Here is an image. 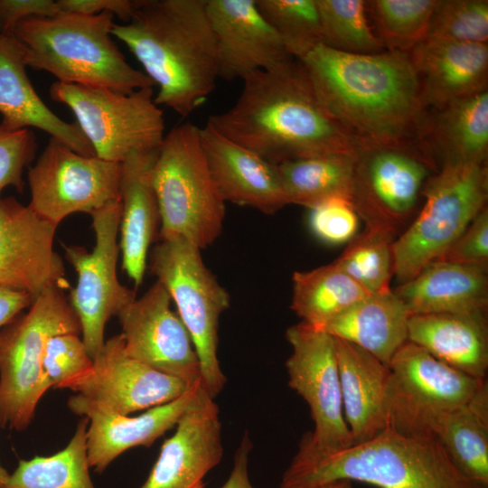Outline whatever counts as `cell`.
Returning a JSON list of instances; mask_svg holds the SVG:
<instances>
[{"mask_svg":"<svg viewBox=\"0 0 488 488\" xmlns=\"http://www.w3.org/2000/svg\"><path fill=\"white\" fill-rule=\"evenodd\" d=\"M58 287L37 296L0 331V427L23 430L52 385L43 370L48 340L81 332L69 298Z\"/></svg>","mask_w":488,"mask_h":488,"instance_id":"52a82bcc","label":"cell"},{"mask_svg":"<svg viewBox=\"0 0 488 488\" xmlns=\"http://www.w3.org/2000/svg\"><path fill=\"white\" fill-rule=\"evenodd\" d=\"M207 0H137L111 35L124 42L158 86L155 102L188 117L214 90L218 55Z\"/></svg>","mask_w":488,"mask_h":488,"instance_id":"3957f363","label":"cell"},{"mask_svg":"<svg viewBox=\"0 0 488 488\" xmlns=\"http://www.w3.org/2000/svg\"><path fill=\"white\" fill-rule=\"evenodd\" d=\"M339 479L379 488H483L459 472L433 436L390 428L333 451L314 449L302 438L280 488H317Z\"/></svg>","mask_w":488,"mask_h":488,"instance_id":"277c9868","label":"cell"},{"mask_svg":"<svg viewBox=\"0 0 488 488\" xmlns=\"http://www.w3.org/2000/svg\"><path fill=\"white\" fill-rule=\"evenodd\" d=\"M53 0H0V33L13 34L15 26L29 18L51 17L60 14Z\"/></svg>","mask_w":488,"mask_h":488,"instance_id":"ee69618b","label":"cell"},{"mask_svg":"<svg viewBox=\"0 0 488 488\" xmlns=\"http://www.w3.org/2000/svg\"><path fill=\"white\" fill-rule=\"evenodd\" d=\"M207 124L275 164L355 151L354 141L322 107L296 59L247 76L232 107L210 116Z\"/></svg>","mask_w":488,"mask_h":488,"instance_id":"7a4b0ae2","label":"cell"},{"mask_svg":"<svg viewBox=\"0 0 488 488\" xmlns=\"http://www.w3.org/2000/svg\"><path fill=\"white\" fill-rule=\"evenodd\" d=\"M90 216L95 232L92 251L79 246H64V251L65 258L78 274L70 303L80 321L86 350L93 360L105 343L104 332L109 318L117 315L136 297L133 290L119 282L117 275L120 199Z\"/></svg>","mask_w":488,"mask_h":488,"instance_id":"4fadbf2b","label":"cell"},{"mask_svg":"<svg viewBox=\"0 0 488 488\" xmlns=\"http://www.w3.org/2000/svg\"><path fill=\"white\" fill-rule=\"evenodd\" d=\"M85 417L69 444L49 455L19 460L2 488H95L89 474Z\"/></svg>","mask_w":488,"mask_h":488,"instance_id":"836d02e7","label":"cell"},{"mask_svg":"<svg viewBox=\"0 0 488 488\" xmlns=\"http://www.w3.org/2000/svg\"><path fill=\"white\" fill-rule=\"evenodd\" d=\"M202 150L223 200L274 214L287 200L277 164L231 141L206 123L200 127Z\"/></svg>","mask_w":488,"mask_h":488,"instance_id":"7402d4cb","label":"cell"},{"mask_svg":"<svg viewBox=\"0 0 488 488\" xmlns=\"http://www.w3.org/2000/svg\"><path fill=\"white\" fill-rule=\"evenodd\" d=\"M92 362L77 333L57 334L46 343L42 365L52 387L61 389L68 380L87 371Z\"/></svg>","mask_w":488,"mask_h":488,"instance_id":"ab89813d","label":"cell"},{"mask_svg":"<svg viewBox=\"0 0 488 488\" xmlns=\"http://www.w3.org/2000/svg\"><path fill=\"white\" fill-rule=\"evenodd\" d=\"M61 13L95 15L108 12L128 23L135 12L137 0H58Z\"/></svg>","mask_w":488,"mask_h":488,"instance_id":"f6af8a7d","label":"cell"},{"mask_svg":"<svg viewBox=\"0 0 488 488\" xmlns=\"http://www.w3.org/2000/svg\"><path fill=\"white\" fill-rule=\"evenodd\" d=\"M428 113L422 142L444 164L487 162L488 89Z\"/></svg>","mask_w":488,"mask_h":488,"instance_id":"f546056e","label":"cell"},{"mask_svg":"<svg viewBox=\"0 0 488 488\" xmlns=\"http://www.w3.org/2000/svg\"><path fill=\"white\" fill-rule=\"evenodd\" d=\"M309 210L310 229L322 241L338 245L356 236L359 215L351 199L331 198Z\"/></svg>","mask_w":488,"mask_h":488,"instance_id":"60d3db41","label":"cell"},{"mask_svg":"<svg viewBox=\"0 0 488 488\" xmlns=\"http://www.w3.org/2000/svg\"><path fill=\"white\" fill-rule=\"evenodd\" d=\"M251 448V440L248 433H245L236 452L231 473L228 480L220 488H254L248 474V458Z\"/></svg>","mask_w":488,"mask_h":488,"instance_id":"bcb514c9","label":"cell"},{"mask_svg":"<svg viewBox=\"0 0 488 488\" xmlns=\"http://www.w3.org/2000/svg\"><path fill=\"white\" fill-rule=\"evenodd\" d=\"M56 228L14 197L0 198V286L33 300L50 287H70L53 249Z\"/></svg>","mask_w":488,"mask_h":488,"instance_id":"ac0fdd59","label":"cell"},{"mask_svg":"<svg viewBox=\"0 0 488 488\" xmlns=\"http://www.w3.org/2000/svg\"><path fill=\"white\" fill-rule=\"evenodd\" d=\"M393 239L386 230L366 228L333 263L368 293L388 291L393 275Z\"/></svg>","mask_w":488,"mask_h":488,"instance_id":"8d00e7d4","label":"cell"},{"mask_svg":"<svg viewBox=\"0 0 488 488\" xmlns=\"http://www.w3.org/2000/svg\"><path fill=\"white\" fill-rule=\"evenodd\" d=\"M9 474H10L6 471V469L3 467L2 465L0 464V488H2V486L6 482Z\"/></svg>","mask_w":488,"mask_h":488,"instance_id":"681fc988","label":"cell"},{"mask_svg":"<svg viewBox=\"0 0 488 488\" xmlns=\"http://www.w3.org/2000/svg\"><path fill=\"white\" fill-rule=\"evenodd\" d=\"M153 184L160 239L182 237L201 249L216 240L226 202L210 172L199 127L184 122L165 134L154 164Z\"/></svg>","mask_w":488,"mask_h":488,"instance_id":"8992f818","label":"cell"},{"mask_svg":"<svg viewBox=\"0 0 488 488\" xmlns=\"http://www.w3.org/2000/svg\"><path fill=\"white\" fill-rule=\"evenodd\" d=\"M317 488H353L352 481L346 479H339L328 482L324 484L318 486Z\"/></svg>","mask_w":488,"mask_h":488,"instance_id":"c3c4849f","label":"cell"},{"mask_svg":"<svg viewBox=\"0 0 488 488\" xmlns=\"http://www.w3.org/2000/svg\"><path fill=\"white\" fill-rule=\"evenodd\" d=\"M121 163L83 155L51 137L28 171L29 207L58 226L75 212L89 215L120 199Z\"/></svg>","mask_w":488,"mask_h":488,"instance_id":"5bb4252c","label":"cell"},{"mask_svg":"<svg viewBox=\"0 0 488 488\" xmlns=\"http://www.w3.org/2000/svg\"><path fill=\"white\" fill-rule=\"evenodd\" d=\"M421 195L419 213L391 245L393 275L399 284L436 261L486 206L487 162L442 164Z\"/></svg>","mask_w":488,"mask_h":488,"instance_id":"ba28073f","label":"cell"},{"mask_svg":"<svg viewBox=\"0 0 488 488\" xmlns=\"http://www.w3.org/2000/svg\"><path fill=\"white\" fill-rule=\"evenodd\" d=\"M171 296L157 280L118 314L125 352L131 358L189 385L201 380L191 335L171 309Z\"/></svg>","mask_w":488,"mask_h":488,"instance_id":"e0dca14e","label":"cell"},{"mask_svg":"<svg viewBox=\"0 0 488 488\" xmlns=\"http://www.w3.org/2000/svg\"><path fill=\"white\" fill-rule=\"evenodd\" d=\"M192 385L128 356L120 333L105 341L87 371L61 389H70L100 408L128 416L168 403Z\"/></svg>","mask_w":488,"mask_h":488,"instance_id":"2e32d148","label":"cell"},{"mask_svg":"<svg viewBox=\"0 0 488 488\" xmlns=\"http://www.w3.org/2000/svg\"><path fill=\"white\" fill-rule=\"evenodd\" d=\"M299 61L322 107L354 142L422 139L428 109L408 53H349L320 43Z\"/></svg>","mask_w":488,"mask_h":488,"instance_id":"6da1fadb","label":"cell"},{"mask_svg":"<svg viewBox=\"0 0 488 488\" xmlns=\"http://www.w3.org/2000/svg\"><path fill=\"white\" fill-rule=\"evenodd\" d=\"M408 341L477 379L488 371L486 314H424L408 319Z\"/></svg>","mask_w":488,"mask_h":488,"instance_id":"83f0119b","label":"cell"},{"mask_svg":"<svg viewBox=\"0 0 488 488\" xmlns=\"http://www.w3.org/2000/svg\"><path fill=\"white\" fill-rule=\"evenodd\" d=\"M438 0L367 1L373 30L386 50L410 52L426 39Z\"/></svg>","mask_w":488,"mask_h":488,"instance_id":"e575fe53","label":"cell"},{"mask_svg":"<svg viewBox=\"0 0 488 488\" xmlns=\"http://www.w3.org/2000/svg\"><path fill=\"white\" fill-rule=\"evenodd\" d=\"M322 44L357 54L383 52V43L369 23L367 1L316 0Z\"/></svg>","mask_w":488,"mask_h":488,"instance_id":"d590c367","label":"cell"},{"mask_svg":"<svg viewBox=\"0 0 488 488\" xmlns=\"http://www.w3.org/2000/svg\"><path fill=\"white\" fill-rule=\"evenodd\" d=\"M202 387V381H198L177 399L149 408L137 417L100 408L79 394L71 396L68 400L70 410L89 419L87 454L89 466L101 473L125 451L139 446L149 447L177 424Z\"/></svg>","mask_w":488,"mask_h":488,"instance_id":"44dd1931","label":"cell"},{"mask_svg":"<svg viewBox=\"0 0 488 488\" xmlns=\"http://www.w3.org/2000/svg\"><path fill=\"white\" fill-rule=\"evenodd\" d=\"M291 308L302 322L323 329L370 293L333 262L292 277Z\"/></svg>","mask_w":488,"mask_h":488,"instance_id":"d6a6232c","label":"cell"},{"mask_svg":"<svg viewBox=\"0 0 488 488\" xmlns=\"http://www.w3.org/2000/svg\"><path fill=\"white\" fill-rule=\"evenodd\" d=\"M388 367L386 428L412 436L431 435L441 415L465 405L487 380L440 361L408 341Z\"/></svg>","mask_w":488,"mask_h":488,"instance_id":"7c38bea8","label":"cell"},{"mask_svg":"<svg viewBox=\"0 0 488 488\" xmlns=\"http://www.w3.org/2000/svg\"><path fill=\"white\" fill-rule=\"evenodd\" d=\"M408 54L427 109L488 89L487 43L424 41Z\"/></svg>","mask_w":488,"mask_h":488,"instance_id":"d4e9b609","label":"cell"},{"mask_svg":"<svg viewBox=\"0 0 488 488\" xmlns=\"http://www.w3.org/2000/svg\"><path fill=\"white\" fill-rule=\"evenodd\" d=\"M158 150L133 152L121 163L119 248L123 269L136 287L143 282L149 248L160 224L153 184Z\"/></svg>","mask_w":488,"mask_h":488,"instance_id":"cb8c5ba5","label":"cell"},{"mask_svg":"<svg viewBox=\"0 0 488 488\" xmlns=\"http://www.w3.org/2000/svg\"><path fill=\"white\" fill-rule=\"evenodd\" d=\"M204 486L203 483L202 482H200L199 483H197L196 485H194L192 488H202Z\"/></svg>","mask_w":488,"mask_h":488,"instance_id":"f907efd6","label":"cell"},{"mask_svg":"<svg viewBox=\"0 0 488 488\" xmlns=\"http://www.w3.org/2000/svg\"><path fill=\"white\" fill-rule=\"evenodd\" d=\"M36 150V138L30 128L10 130L0 124V192L7 186L23 192V173Z\"/></svg>","mask_w":488,"mask_h":488,"instance_id":"b9f144b4","label":"cell"},{"mask_svg":"<svg viewBox=\"0 0 488 488\" xmlns=\"http://www.w3.org/2000/svg\"><path fill=\"white\" fill-rule=\"evenodd\" d=\"M277 168L288 204L311 209L331 198L352 200L355 151L289 160Z\"/></svg>","mask_w":488,"mask_h":488,"instance_id":"1f68e13d","label":"cell"},{"mask_svg":"<svg viewBox=\"0 0 488 488\" xmlns=\"http://www.w3.org/2000/svg\"><path fill=\"white\" fill-rule=\"evenodd\" d=\"M431 435L465 477L488 488V383L458 408L441 415Z\"/></svg>","mask_w":488,"mask_h":488,"instance_id":"4dcf8cb0","label":"cell"},{"mask_svg":"<svg viewBox=\"0 0 488 488\" xmlns=\"http://www.w3.org/2000/svg\"><path fill=\"white\" fill-rule=\"evenodd\" d=\"M286 335L292 347L286 362L288 386L305 400L314 423V431L303 439L321 451L352 446L343 415L334 338L302 321Z\"/></svg>","mask_w":488,"mask_h":488,"instance_id":"9a60e30c","label":"cell"},{"mask_svg":"<svg viewBox=\"0 0 488 488\" xmlns=\"http://www.w3.org/2000/svg\"><path fill=\"white\" fill-rule=\"evenodd\" d=\"M26 67L22 43L14 34L0 33V124L10 130L35 127L80 155H95L79 126L59 117L42 100Z\"/></svg>","mask_w":488,"mask_h":488,"instance_id":"603a6c76","label":"cell"},{"mask_svg":"<svg viewBox=\"0 0 488 488\" xmlns=\"http://www.w3.org/2000/svg\"><path fill=\"white\" fill-rule=\"evenodd\" d=\"M201 250L182 237L161 239L150 252V269L174 302L199 359L202 387L215 399L226 383L218 359V326L230 296Z\"/></svg>","mask_w":488,"mask_h":488,"instance_id":"9c48e42d","label":"cell"},{"mask_svg":"<svg viewBox=\"0 0 488 488\" xmlns=\"http://www.w3.org/2000/svg\"><path fill=\"white\" fill-rule=\"evenodd\" d=\"M436 261L488 266L487 206L474 217Z\"/></svg>","mask_w":488,"mask_h":488,"instance_id":"7bdbcfd3","label":"cell"},{"mask_svg":"<svg viewBox=\"0 0 488 488\" xmlns=\"http://www.w3.org/2000/svg\"><path fill=\"white\" fill-rule=\"evenodd\" d=\"M487 267L436 261L393 291L410 315L486 314Z\"/></svg>","mask_w":488,"mask_h":488,"instance_id":"484cf974","label":"cell"},{"mask_svg":"<svg viewBox=\"0 0 488 488\" xmlns=\"http://www.w3.org/2000/svg\"><path fill=\"white\" fill-rule=\"evenodd\" d=\"M410 314L392 289L371 294L322 330L365 350L385 365L408 341Z\"/></svg>","mask_w":488,"mask_h":488,"instance_id":"f1b7e54d","label":"cell"},{"mask_svg":"<svg viewBox=\"0 0 488 488\" xmlns=\"http://www.w3.org/2000/svg\"><path fill=\"white\" fill-rule=\"evenodd\" d=\"M263 18L281 39L289 55L300 61L322 43L316 0H255Z\"/></svg>","mask_w":488,"mask_h":488,"instance_id":"74e56055","label":"cell"},{"mask_svg":"<svg viewBox=\"0 0 488 488\" xmlns=\"http://www.w3.org/2000/svg\"><path fill=\"white\" fill-rule=\"evenodd\" d=\"M206 7L216 42L220 79L243 80L253 72L294 59L255 0H207Z\"/></svg>","mask_w":488,"mask_h":488,"instance_id":"d6986e66","label":"cell"},{"mask_svg":"<svg viewBox=\"0 0 488 488\" xmlns=\"http://www.w3.org/2000/svg\"><path fill=\"white\" fill-rule=\"evenodd\" d=\"M52 100L66 105L97 157L122 163L133 152L156 150L164 138L163 110L153 88L124 94L107 88L55 81Z\"/></svg>","mask_w":488,"mask_h":488,"instance_id":"30bf717a","label":"cell"},{"mask_svg":"<svg viewBox=\"0 0 488 488\" xmlns=\"http://www.w3.org/2000/svg\"><path fill=\"white\" fill-rule=\"evenodd\" d=\"M33 301L26 293L0 286V331L24 308H28Z\"/></svg>","mask_w":488,"mask_h":488,"instance_id":"7dc6e473","label":"cell"},{"mask_svg":"<svg viewBox=\"0 0 488 488\" xmlns=\"http://www.w3.org/2000/svg\"><path fill=\"white\" fill-rule=\"evenodd\" d=\"M140 488H192L223 455L219 408L202 387Z\"/></svg>","mask_w":488,"mask_h":488,"instance_id":"ffe728a7","label":"cell"},{"mask_svg":"<svg viewBox=\"0 0 488 488\" xmlns=\"http://www.w3.org/2000/svg\"><path fill=\"white\" fill-rule=\"evenodd\" d=\"M354 145V208L366 228L395 235L415 209L436 162L422 140Z\"/></svg>","mask_w":488,"mask_h":488,"instance_id":"8fae6325","label":"cell"},{"mask_svg":"<svg viewBox=\"0 0 488 488\" xmlns=\"http://www.w3.org/2000/svg\"><path fill=\"white\" fill-rule=\"evenodd\" d=\"M114 14L60 13L19 23L13 34L25 51L27 67L57 81L100 87L128 94L153 88L151 79L132 67L112 39Z\"/></svg>","mask_w":488,"mask_h":488,"instance_id":"5b68a950","label":"cell"},{"mask_svg":"<svg viewBox=\"0 0 488 488\" xmlns=\"http://www.w3.org/2000/svg\"><path fill=\"white\" fill-rule=\"evenodd\" d=\"M425 41L487 43V0H438Z\"/></svg>","mask_w":488,"mask_h":488,"instance_id":"f35d334b","label":"cell"},{"mask_svg":"<svg viewBox=\"0 0 488 488\" xmlns=\"http://www.w3.org/2000/svg\"><path fill=\"white\" fill-rule=\"evenodd\" d=\"M334 341L343 415L352 445L360 444L387 427L385 397L389 371L359 346L338 338Z\"/></svg>","mask_w":488,"mask_h":488,"instance_id":"4316f807","label":"cell"}]
</instances>
